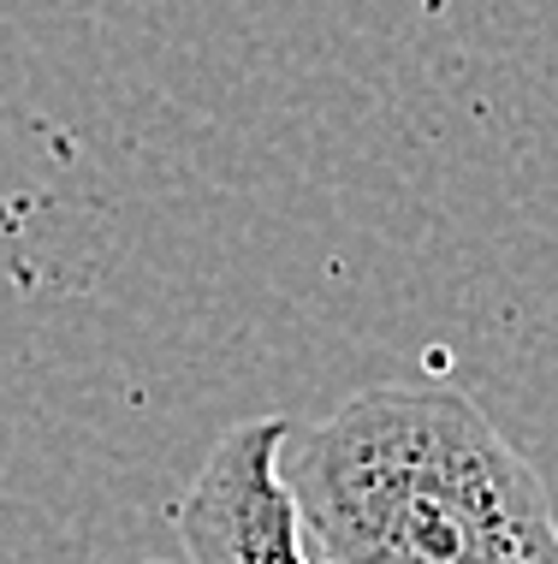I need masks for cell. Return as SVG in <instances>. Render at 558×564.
Listing matches in <instances>:
<instances>
[{"label": "cell", "mask_w": 558, "mask_h": 564, "mask_svg": "<svg viewBox=\"0 0 558 564\" xmlns=\"http://www.w3.org/2000/svg\"><path fill=\"white\" fill-rule=\"evenodd\" d=\"M309 564H558L540 469L458 387H363L285 434Z\"/></svg>", "instance_id": "obj_1"}, {"label": "cell", "mask_w": 558, "mask_h": 564, "mask_svg": "<svg viewBox=\"0 0 558 564\" xmlns=\"http://www.w3.org/2000/svg\"><path fill=\"white\" fill-rule=\"evenodd\" d=\"M285 434V416H250L208 446L173 511L190 564H309L280 469Z\"/></svg>", "instance_id": "obj_2"}]
</instances>
